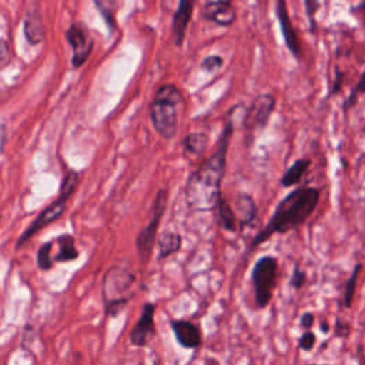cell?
I'll return each mask as SVG.
<instances>
[{
	"instance_id": "obj_1",
	"label": "cell",
	"mask_w": 365,
	"mask_h": 365,
	"mask_svg": "<svg viewBox=\"0 0 365 365\" xmlns=\"http://www.w3.org/2000/svg\"><path fill=\"white\" fill-rule=\"evenodd\" d=\"M232 111L230 110L215 151L205 158L188 177L185 184V201L194 211L215 210L221 194V182L227 167V153L234 131Z\"/></svg>"
},
{
	"instance_id": "obj_2",
	"label": "cell",
	"mask_w": 365,
	"mask_h": 365,
	"mask_svg": "<svg viewBox=\"0 0 365 365\" xmlns=\"http://www.w3.org/2000/svg\"><path fill=\"white\" fill-rule=\"evenodd\" d=\"M321 198V190L311 185H301L287 194L275 207L267 225L251 240L250 248L268 241L275 234H285L301 227L315 211Z\"/></svg>"
},
{
	"instance_id": "obj_3",
	"label": "cell",
	"mask_w": 365,
	"mask_h": 365,
	"mask_svg": "<svg viewBox=\"0 0 365 365\" xmlns=\"http://www.w3.org/2000/svg\"><path fill=\"white\" fill-rule=\"evenodd\" d=\"M182 106L184 97L175 84L167 83L155 90L150 104V118L160 137L170 140L175 135Z\"/></svg>"
},
{
	"instance_id": "obj_4",
	"label": "cell",
	"mask_w": 365,
	"mask_h": 365,
	"mask_svg": "<svg viewBox=\"0 0 365 365\" xmlns=\"http://www.w3.org/2000/svg\"><path fill=\"white\" fill-rule=\"evenodd\" d=\"M135 281V275L121 265H113L106 271L101 295L107 317H115L124 309L134 295Z\"/></svg>"
},
{
	"instance_id": "obj_5",
	"label": "cell",
	"mask_w": 365,
	"mask_h": 365,
	"mask_svg": "<svg viewBox=\"0 0 365 365\" xmlns=\"http://www.w3.org/2000/svg\"><path fill=\"white\" fill-rule=\"evenodd\" d=\"M78 180H80V175L74 170H68L64 174L57 198L53 202H50L46 208H43L36 215V218L29 224V227L21 232V235L19 237V240L16 242V248L23 247L34 234H37L44 227H47L48 224L56 221L64 212V210L67 207V201L74 194V191H76V188L78 185Z\"/></svg>"
},
{
	"instance_id": "obj_6",
	"label": "cell",
	"mask_w": 365,
	"mask_h": 365,
	"mask_svg": "<svg viewBox=\"0 0 365 365\" xmlns=\"http://www.w3.org/2000/svg\"><path fill=\"white\" fill-rule=\"evenodd\" d=\"M278 277V259L272 255L259 257L251 271L254 298L258 308L269 305Z\"/></svg>"
},
{
	"instance_id": "obj_7",
	"label": "cell",
	"mask_w": 365,
	"mask_h": 365,
	"mask_svg": "<svg viewBox=\"0 0 365 365\" xmlns=\"http://www.w3.org/2000/svg\"><path fill=\"white\" fill-rule=\"evenodd\" d=\"M167 208V191L160 190L154 198L153 204V217L150 222L138 232L135 238V248L141 264H145L151 255L154 242L157 241V231L161 221V217Z\"/></svg>"
},
{
	"instance_id": "obj_8",
	"label": "cell",
	"mask_w": 365,
	"mask_h": 365,
	"mask_svg": "<svg viewBox=\"0 0 365 365\" xmlns=\"http://www.w3.org/2000/svg\"><path fill=\"white\" fill-rule=\"evenodd\" d=\"M275 104H277V100L271 93L258 94L251 101L244 115V128L248 131V134L262 131L267 127L275 110Z\"/></svg>"
},
{
	"instance_id": "obj_9",
	"label": "cell",
	"mask_w": 365,
	"mask_h": 365,
	"mask_svg": "<svg viewBox=\"0 0 365 365\" xmlns=\"http://www.w3.org/2000/svg\"><path fill=\"white\" fill-rule=\"evenodd\" d=\"M66 40L73 51L71 66L74 68L81 67L94 48V40L90 30L81 21H74L66 30Z\"/></svg>"
},
{
	"instance_id": "obj_10",
	"label": "cell",
	"mask_w": 365,
	"mask_h": 365,
	"mask_svg": "<svg viewBox=\"0 0 365 365\" xmlns=\"http://www.w3.org/2000/svg\"><path fill=\"white\" fill-rule=\"evenodd\" d=\"M275 16H277V20L279 24V30H281L285 47L297 60H299L301 58V38H299L298 30L295 29L292 20H291L285 0H278L275 3Z\"/></svg>"
},
{
	"instance_id": "obj_11",
	"label": "cell",
	"mask_w": 365,
	"mask_h": 365,
	"mask_svg": "<svg viewBox=\"0 0 365 365\" xmlns=\"http://www.w3.org/2000/svg\"><path fill=\"white\" fill-rule=\"evenodd\" d=\"M154 314H155V304L145 302L141 308V314L134 324V327L130 331V344L133 346L143 348L148 345L151 338L155 334V322H154Z\"/></svg>"
},
{
	"instance_id": "obj_12",
	"label": "cell",
	"mask_w": 365,
	"mask_h": 365,
	"mask_svg": "<svg viewBox=\"0 0 365 365\" xmlns=\"http://www.w3.org/2000/svg\"><path fill=\"white\" fill-rule=\"evenodd\" d=\"M171 331L175 336V341L185 349H195L201 346L202 336L201 329L191 321L187 319H173L170 322Z\"/></svg>"
},
{
	"instance_id": "obj_13",
	"label": "cell",
	"mask_w": 365,
	"mask_h": 365,
	"mask_svg": "<svg viewBox=\"0 0 365 365\" xmlns=\"http://www.w3.org/2000/svg\"><path fill=\"white\" fill-rule=\"evenodd\" d=\"M202 17L221 27H230L237 20V10L231 1H207Z\"/></svg>"
},
{
	"instance_id": "obj_14",
	"label": "cell",
	"mask_w": 365,
	"mask_h": 365,
	"mask_svg": "<svg viewBox=\"0 0 365 365\" xmlns=\"http://www.w3.org/2000/svg\"><path fill=\"white\" fill-rule=\"evenodd\" d=\"M194 6H195V3L191 1V0H181L177 6V10L174 11L171 30H173L174 44L177 47H180L184 43L187 27H188V23H190L191 17H192Z\"/></svg>"
},
{
	"instance_id": "obj_15",
	"label": "cell",
	"mask_w": 365,
	"mask_h": 365,
	"mask_svg": "<svg viewBox=\"0 0 365 365\" xmlns=\"http://www.w3.org/2000/svg\"><path fill=\"white\" fill-rule=\"evenodd\" d=\"M23 31L27 41L31 46L40 44L46 37V27L43 23V17L37 4H33L27 9L24 19H23Z\"/></svg>"
},
{
	"instance_id": "obj_16",
	"label": "cell",
	"mask_w": 365,
	"mask_h": 365,
	"mask_svg": "<svg viewBox=\"0 0 365 365\" xmlns=\"http://www.w3.org/2000/svg\"><path fill=\"white\" fill-rule=\"evenodd\" d=\"M232 208L238 221V230H244L245 227L254 224V221L257 220L258 208L252 195L250 194H245V192L238 194L235 197V202Z\"/></svg>"
},
{
	"instance_id": "obj_17",
	"label": "cell",
	"mask_w": 365,
	"mask_h": 365,
	"mask_svg": "<svg viewBox=\"0 0 365 365\" xmlns=\"http://www.w3.org/2000/svg\"><path fill=\"white\" fill-rule=\"evenodd\" d=\"M78 250L76 245V240L70 234H63L51 240V259L53 262H68L78 258Z\"/></svg>"
},
{
	"instance_id": "obj_18",
	"label": "cell",
	"mask_w": 365,
	"mask_h": 365,
	"mask_svg": "<svg viewBox=\"0 0 365 365\" xmlns=\"http://www.w3.org/2000/svg\"><path fill=\"white\" fill-rule=\"evenodd\" d=\"M215 210H217V221L222 230L228 232L238 231V221H237L234 208L224 195L218 200Z\"/></svg>"
},
{
	"instance_id": "obj_19",
	"label": "cell",
	"mask_w": 365,
	"mask_h": 365,
	"mask_svg": "<svg viewBox=\"0 0 365 365\" xmlns=\"http://www.w3.org/2000/svg\"><path fill=\"white\" fill-rule=\"evenodd\" d=\"M182 240L178 232L164 231L157 237V248H158V259H164L173 254H175L181 248Z\"/></svg>"
},
{
	"instance_id": "obj_20",
	"label": "cell",
	"mask_w": 365,
	"mask_h": 365,
	"mask_svg": "<svg viewBox=\"0 0 365 365\" xmlns=\"http://www.w3.org/2000/svg\"><path fill=\"white\" fill-rule=\"evenodd\" d=\"M311 165V160L309 158H299V160H295L292 163L291 167L287 168V171L282 174L281 177V185L285 187V188H289V187H294L297 184L301 182L302 177L305 175V173L308 171Z\"/></svg>"
},
{
	"instance_id": "obj_21",
	"label": "cell",
	"mask_w": 365,
	"mask_h": 365,
	"mask_svg": "<svg viewBox=\"0 0 365 365\" xmlns=\"http://www.w3.org/2000/svg\"><path fill=\"white\" fill-rule=\"evenodd\" d=\"M182 145L188 154L202 155L208 145V137L204 133H190L184 137Z\"/></svg>"
},
{
	"instance_id": "obj_22",
	"label": "cell",
	"mask_w": 365,
	"mask_h": 365,
	"mask_svg": "<svg viewBox=\"0 0 365 365\" xmlns=\"http://www.w3.org/2000/svg\"><path fill=\"white\" fill-rule=\"evenodd\" d=\"M362 271V264L356 262L348 281L345 282V288H344V307L345 308H351L352 307V301L355 297V291H356V284H358V278L359 274Z\"/></svg>"
},
{
	"instance_id": "obj_23",
	"label": "cell",
	"mask_w": 365,
	"mask_h": 365,
	"mask_svg": "<svg viewBox=\"0 0 365 365\" xmlns=\"http://www.w3.org/2000/svg\"><path fill=\"white\" fill-rule=\"evenodd\" d=\"M361 94H365V70L361 73V76H359V78H358L355 87L351 90L349 96H348V97L345 98V101L342 103V111H344V113H348V110L352 108V107L356 104L358 97H359Z\"/></svg>"
},
{
	"instance_id": "obj_24",
	"label": "cell",
	"mask_w": 365,
	"mask_h": 365,
	"mask_svg": "<svg viewBox=\"0 0 365 365\" xmlns=\"http://www.w3.org/2000/svg\"><path fill=\"white\" fill-rule=\"evenodd\" d=\"M54 265L51 259V241H46L40 245L37 251V267L41 271H48Z\"/></svg>"
},
{
	"instance_id": "obj_25",
	"label": "cell",
	"mask_w": 365,
	"mask_h": 365,
	"mask_svg": "<svg viewBox=\"0 0 365 365\" xmlns=\"http://www.w3.org/2000/svg\"><path fill=\"white\" fill-rule=\"evenodd\" d=\"M96 7L100 10V14L103 16V19L106 20V24L110 29H114L115 26V17H114V10H115V3L114 1H101V0H96L94 1Z\"/></svg>"
},
{
	"instance_id": "obj_26",
	"label": "cell",
	"mask_w": 365,
	"mask_h": 365,
	"mask_svg": "<svg viewBox=\"0 0 365 365\" xmlns=\"http://www.w3.org/2000/svg\"><path fill=\"white\" fill-rule=\"evenodd\" d=\"M224 64V60L221 56L218 54H210L207 56L202 61H201V68L204 71H215L218 68H221Z\"/></svg>"
},
{
	"instance_id": "obj_27",
	"label": "cell",
	"mask_w": 365,
	"mask_h": 365,
	"mask_svg": "<svg viewBox=\"0 0 365 365\" xmlns=\"http://www.w3.org/2000/svg\"><path fill=\"white\" fill-rule=\"evenodd\" d=\"M305 282H307V272L302 271L298 264H295L291 279H289V285L295 289H301L305 285Z\"/></svg>"
},
{
	"instance_id": "obj_28",
	"label": "cell",
	"mask_w": 365,
	"mask_h": 365,
	"mask_svg": "<svg viewBox=\"0 0 365 365\" xmlns=\"http://www.w3.org/2000/svg\"><path fill=\"white\" fill-rule=\"evenodd\" d=\"M305 10H307V16H308V21H309V30L314 33L315 31V13L319 9V1L317 0H307L304 3Z\"/></svg>"
},
{
	"instance_id": "obj_29",
	"label": "cell",
	"mask_w": 365,
	"mask_h": 365,
	"mask_svg": "<svg viewBox=\"0 0 365 365\" xmlns=\"http://www.w3.org/2000/svg\"><path fill=\"white\" fill-rule=\"evenodd\" d=\"M315 342H317V336L312 331H305L298 339V345L302 351H311L314 348Z\"/></svg>"
},
{
	"instance_id": "obj_30",
	"label": "cell",
	"mask_w": 365,
	"mask_h": 365,
	"mask_svg": "<svg viewBox=\"0 0 365 365\" xmlns=\"http://www.w3.org/2000/svg\"><path fill=\"white\" fill-rule=\"evenodd\" d=\"M314 322H315V315L312 312H309V311L304 312L301 315V318H299V324H301V327L305 331H311V327L314 325Z\"/></svg>"
},
{
	"instance_id": "obj_31",
	"label": "cell",
	"mask_w": 365,
	"mask_h": 365,
	"mask_svg": "<svg viewBox=\"0 0 365 365\" xmlns=\"http://www.w3.org/2000/svg\"><path fill=\"white\" fill-rule=\"evenodd\" d=\"M342 78H344V74L341 73V70L336 68V70H335V76H334V84H332L331 91H329L331 96L339 93V90H341V87H342Z\"/></svg>"
},
{
	"instance_id": "obj_32",
	"label": "cell",
	"mask_w": 365,
	"mask_h": 365,
	"mask_svg": "<svg viewBox=\"0 0 365 365\" xmlns=\"http://www.w3.org/2000/svg\"><path fill=\"white\" fill-rule=\"evenodd\" d=\"M6 140H7V128H6L4 124H0V154H1L3 150H4Z\"/></svg>"
},
{
	"instance_id": "obj_33",
	"label": "cell",
	"mask_w": 365,
	"mask_h": 365,
	"mask_svg": "<svg viewBox=\"0 0 365 365\" xmlns=\"http://www.w3.org/2000/svg\"><path fill=\"white\" fill-rule=\"evenodd\" d=\"M9 54V46L6 41L0 40V61H3Z\"/></svg>"
},
{
	"instance_id": "obj_34",
	"label": "cell",
	"mask_w": 365,
	"mask_h": 365,
	"mask_svg": "<svg viewBox=\"0 0 365 365\" xmlns=\"http://www.w3.org/2000/svg\"><path fill=\"white\" fill-rule=\"evenodd\" d=\"M321 329H322V332L327 334V332L329 331V325H328L327 322H322V324H321Z\"/></svg>"
},
{
	"instance_id": "obj_35",
	"label": "cell",
	"mask_w": 365,
	"mask_h": 365,
	"mask_svg": "<svg viewBox=\"0 0 365 365\" xmlns=\"http://www.w3.org/2000/svg\"><path fill=\"white\" fill-rule=\"evenodd\" d=\"M307 365H327V364H307Z\"/></svg>"
},
{
	"instance_id": "obj_36",
	"label": "cell",
	"mask_w": 365,
	"mask_h": 365,
	"mask_svg": "<svg viewBox=\"0 0 365 365\" xmlns=\"http://www.w3.org/2000/svg\"><path fill=\"white\" fill-rule=\"evenodd\" d=\"M364 133H365V127H364Z\"/></svg>"
}]
</instances>
